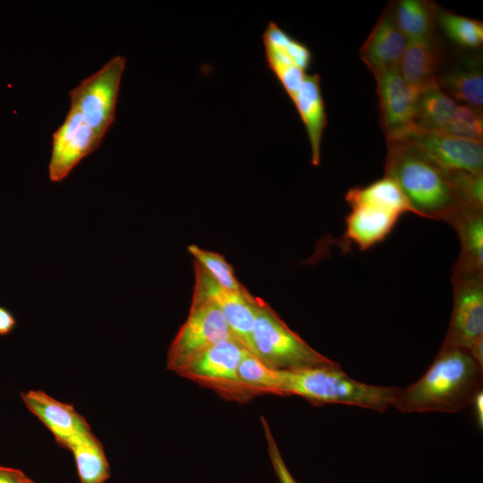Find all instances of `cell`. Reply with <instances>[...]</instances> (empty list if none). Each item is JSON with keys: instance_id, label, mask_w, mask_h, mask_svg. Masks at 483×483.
Returning a JSON list of instances; mask_svg holds the SVG:
<instances>
[{"instance_id": "cell-11", "label": "cell", "mask_w": 483, "mask_h": 483, "mask_svg": "<svg viewBox=\"0 0 483 483\" xmlns=\"http://www.w3.org/2000/svg\"><path fill=\"white\" fill-rule=\"evenodd\" d=\"M194 291L213 301L220 309L234 338L251 351L257 297L238 293L219 285L205 268L194 260Z\"/></svg>"}, {"instance_id": "cell-10", "label": "cell", "mask_w": 483, "mask_h": 483, "mask_svg": "<svg viewBox=\"0 0 483 483\" xmlns=\"http://www.w3.org/2000/svg\"><path fill=\"white\" fill-rule=\"evenodd\" d=\"M249 351L236 338L209 347L177 374L228 394L237 382V369Z\"/></svg>"}, {"instance_id": "cell-25", "label": "cell", "mask_w": 483, "mask_h": 483, "mask_svg": "<svg viewBox=\"0 0 483 483\" xmlns=\"http://www.w3.org/2000/svg\"><path fill=\"white\" fill-rule=\"evenodd\" d=\"M188 250L194 257V260L199 262L223 288L238 293L249 292L238 281L233 267L222 254L201 249L194 244L190 245Z\"/></svg>"}, {"instance_id": "cell-19", "label": "cell", "mask_w": 483, "mask_h": 483, "mask_svg": "<svg viewBox=\"0 0 483 483\" xmlns=\"http://www.w3.org/2000/svg\"><path fill=\"white\" fill-rule=\"evenodd\" d=\"M457 105L434 80L417 90L414 126L426 131L444 132Z\"/></svg>"}, {"instance_id": "cell-31", "label": "cell", "mask_w": 483, "mask_h": 483, "mask_svg": "<svg viewBox=\"0 0 483 483\" xmlns=\"http://www.w3.org/2000/svg\"><path fill=\"white\" fill-rule=\"evenodd\" d=\"M472 406L474 407V411L476 415V419L480 427L482 428L483 425V393L482 390L479 391L476 396L474 397L472 401Z\"/></svg>"}, {"instance_id": "cell-3", "label": "cell", "mask_w": 483, "mask_h": 483, "mask_svg": "<svg viewBox=\"0 0 483 483\" xmlns=\"http://www.w3.org/2000/svg\"><path fill=\"white\" fill-rule=\"evenodd\" d=\"M385 175L396 182L419 216L447 222L465 206L447 171L407 142H387Z\"/></svg>"}, {"instance_id": "cell-12", "label": "cell", "mask_w": 483, "mask_h": 483, "mask_svg": "<svg viewBox=\"0 0 483 483\" xmlns=\"http://www.w3.org/2000/svg\"><path fill=\"white\" fill-rule=\"evenodd\" d=\"M407 39L397 27L394 5L389 4L362 45L359 55L375 78L398 66Z\"/></svg>"}, {"instance_id": "cell-15", "label": "cell", "mask_w": 483, "mask_h": 483, "mask_svg": "<svg viewBox=\"0 0 483 483\" xmlns=\"http://www.w3.org/2000/svg\"><path fill=\"white\" fill-rule=\"evenodd\" d=\"M291 100L306 128L311 148V163L318 166L321 159L323 133L327 123L320 76L307 73Z\"/></svg>"}, {"instance_id": "cell-29", "label": "cell", "mask_w": 483, "mask_h": 483, "mask_svg": "<svg viewBox=\"0 0 483 483\" xmlns=\"http://www.w3.org/2000/svg\"><path fill=\"white\" fill-rule=\"evenodd\" d=\"M28 479L20 470L0 466V483H26Z\"/></svg>"}, {"instance_id": "cell-32", "label": "cell", "mask_w": 483, "mask_h": 483, "mask_svg": "<svg viewBox=\"0 0 483 483\" xmlns=\"http://www.w3.org/2000/svg\"><path fill=\"white\" fill-rule=\"evenodd\" d=\"M469 352L473 359L483 367V337L477 340Z\"/></svg>"}, {"instance_id": "cell-18", "label": "cell", "mask_w": 483, "mask_h": 483, "mask_svg": "<svg viewBox=\"0 0 483 483\" xmlns=\"http://www.w3.org/2000/svg\"><path fill=\"white\" fill-rule=\"evenodd\" d=\"M442 62V51L437 38L424 41H407L399 61L402 77L415 89H419L436 80Z\"/></svg>"}, {"instance_id": "cell-7", "label": "cell", "mask_w": 483, "mask_h": 483, "mask_svg": "<svg viewBox=\"0 0 483 483\" xmlns=\"http://www.w3.org/2000/svg\"><path fill=\"white\" fill-rule=\"evenodd\" d=\"M453 292L450 325L442 348L470 351L483 337V275L452 274Z\"/></svg>"}, {"instance_id": "cell-21", "label": "cell", "mask_w": 483, "mask_h": 483, "mask_svg": "<svg viewBox=\"0 0 483 483\" xmlns=\"http://www.w3.org/2000/svg\"><path fill=\"white\" fill-rule=\"evenodd\" d=\"M394 19L407 41L436 38L437 9L435 4L424 0H401L394 6Z\"/></svg>"}, {"instance_id": "cell-28", "label": "cell", "mask_w": 483, "mask_h": 483, "mask_svg": "<svg viewBox=\"0 0 483 483\" xmlns=\"http://www.w3.org/2000/svg\"><path fill=\"white\" fill-rule=\"evenodd\" d=\"M260 421L267 445V452L274 471L280 483H298L288 470L278 445L273 436L272 431L266 419L261 416Z\"/></svg>"}, {"instance_id": "cell-23", "label": "cell", "mask_w": 483, "mask_h": 483, "mask_svg": "<svg viewBox=\"0 0 483 483\" xmlns=\"http://www.w3.org/2000/svg\"><path fill=\"white\" fill-rule=\"evenodd\" d=\"M345 200L350 208L366 205L399 216L404 213L414 214L399 186L393 179L386 175L367 186L352 188L346 193Z\"/></svg>"}, {"instance_id": "cell-24", "label": "cell", "mask_w": 483, "mask_h": 483, "mask_svg": "<svg viewBox=\"0 0 483 483\" xmlns=\"http://www.w3.org/2000/svg\"><path fill=\"white\" fill-rule=\"evenodd\" d=\"M436 22L445 35L461 47L477 48L482 45L483 24L478 20L452 12L437 11Z\"/></svg>"}, {"instance_id": "cell-4", "label": "cell", "mask_w": 483, "mask_h": 483, "mask_svg": "<svg viewBox=\"0 0 483 483\" xmlns=\"http://www.w3.org/2000/svg\"><path fill=\"white\" fill-rule=\"evenodd\" d=\"M279 394L304 397L313 404L342 403L385 411L399 394L398 386L361 383L348 377L337 363L279 370Z\"/></svg>"}, {"instance_id": "cell-27", "label": "cell", "mask_w": 483, "mask_h": 483, "mask_svg": "<svg viewBox=\"0 0 483 483\" xmlns=\"http://www.w3.org/2000/svg\"><path fill=\"white\" fill-rule=\"evenodd\" d=\"M447 173L463 205L483 209V174L466 171Z\"/></svg>"}, {"instance_id": "cell-13", "label": "cell", "mask_w": 483, "mask_h": 483, "mask_svg": "<svg viewBox=\"0 0 483 483\" xmlns=\"http://www.w3.org/2000/svg\"><path fill=\"white\" fill-rule=\"evenodd\" d=\"M446 223L455 229L461 242L452 274L483 275V209L462 206Z\"/></svg>"}, {"instance_id": "cell-26", "label": "cell", "mask_w": 483, "mask_h": 483, "mask_svg": "<svg viewBox=\"0 0 483 483\" xmlns=\"http://www.w3.org/2000/svg\"><path fill=\"white\" fill-rule=\"evenodd\" d=\"M442 133L483 142L482 108L458 104L451 122Z\"/></svg>"}, {"instance_id": "cell-8", "label": "cell", "mask_w": 483, "mask_h": 483, "mask_svg": "<svg viewBox=\"0 0 483 483\" xmlns=\"http://www.w3.org/2000/svg\"><path fill=\"white\" fill-rule=\"evenodd\" d=\"M399 140L412 145L445 170L483 174L482 142L416 127Z\"/></svg>"}, {"instance_id": "cell-5", "label": "cell", "mask_w": 483, "mask_h": 483, "mask_svg": "<svg viewBox=\"0 0 483 483\" xmlns=\"http://www.w3.org/2000/svg\"><path fill=\"white\" fill-rule=\"evenodd\" d=\"M250 352L275 370L337 364L309 346L258 297Z\"/></svg>"}, {"instance_id": "cell-16", "label": "cell", "mask_w": 483, "mask_h": 483, "mask_svg": "<svg viewBox=\"0 0 483 483\" xmlns=\"http://www.w3.org/2000/svg\"><path fill=\"white\" fill-rule=\"evenodd\" d=\"M351 209L345 218L344 237L360 250H367L385 240L401 216L366 205L352 207Z\"/></svg>"}, {"instance_id": "cell-6", "label": "cell", "mask_w": 483, "mask_h": 483, "mask_svg": "<svg viewBox=\"0 0 483 483\" xmlns=\"http://www.w3.org/2000/svg\"><path fill=\"white\" fill-rule=\"evenodd\" d=\"M232 337L216 304L193 290L188 317L169 346L166 368L177 373L209 347Z\"/></svg>"}, {"instance_id": "cell-14", "label": "cell", "mask_w": 483, "mask_h": 483, "mask_svg": "<svg viewBox=\"0 0 483 483\" xmlns=\"http://www.w3.org/2000/svg\"><path fill=\"white\" fill-rule=\"evenodd\" d=\"M27 408L37 416L63 445L75 436L90 431V428L75 409L61 402L43 391H30L21 394Z\"/></svg>"}, {"instance_id": "cell-20", "label": "cell", "mask_w": 483, "mask_h": 483, "mask_svg": "<svg viewBox=\"0 0 483 483\" xmlns=\"http://www.w3.org/2000/svg\"><path fill=\"white\" fill-rule=\"evenodd\" d=\"M62 445L73 453L80 483H104L109 478L103 446L91 431L71 437Z\"/></svg>"}, {"instance_id": "cell-9", "label": "cell", "mask_w": 483, "mask_h": 483, "mask_svg": "<svg viewBox=\"0 0 483 483\" xmlns=\"http://www.w3.org/2000/svg\"><path fill=\"white\" fill-rule=\"evenodd\" d=\"M380 123L386 141L401 140L414 128L417 89L401 74L398 66L375 78Z\"/></svg>"}, {"instance_id": "cell-33", "label": "cell", "mask_w": 483, "mask_h": 483, "mask_svg": "<svg viewBox=\"0 0 483 483\" xmlns=\"http://www.w3.org/2000/svg\"><path fill=\"white\" fill-rule=\"evenodd\" d=\"M26 483H34L31 479H28Z\"/></svg>"}, {"instance_id": "cell-2", "label": "cell", "mask_w": 483, "mask_h": 483, "mask_svg": "<svg viewBox=\"0 0 483 483\" xmlns=\"http://www.w3.org/2000/svg\"><path fill=\"white\" fill-rule=\"evenodd\" d=\"M483 367L467 350L440 348L425 374L401 389L392 405L403 413H456L482 390Z\"/></svg>"}, {"instance_id": "cell-17", "label": "cell", "mask_w": 483, "mask_h": 483, "mask_svg": "<svg viewBox=\"0 0 483 483\" xmlns=\"http://www.w3.org/2000/svg\"><path fill=\"white\" fill-rule=\"evenodd\" d=\"M479 56H467L436 75L438 86L456 103L482 108L483 72Z\"/></svg>"}, {"instance_id": "cell-30", "label": "cell", "mask_w": 483, "mask_h": 483, "mask_svg": "<svg viewBox=\"0 0 483 483\" xmlns=\"http://www.w3.org/2000/svg\"><path fill=\"white\" fill-rule=\"evenodd\" d=\"M15 326V318L4 307H0V335L9 334Z\"/></svg>"}, {"instance_id": "cell-22", "label": "cell", "mask_w": 483, "mask_h": 483, "mask_svg": "<svg viewBox=\"0 0 483 483\" xmlns=\"http://www.w3.org/2000/svg\"><path fill=\"white\" fill-rule=\"evenodd\" d=\"M280 386L279 370L271 369L248 352L239 364L237 382L228 394L239 399L258 394H279Z\"/></svg>"}, {"instance_id": "cell-1", "label": "cell", "mask_w": 483, "mask_h": 483, "mask_svg": "<svg viewBox=\"0 0 483 483\" xmlns=\"http://www.w3.org/2000/svg\"><path fill=\"white\" fill-rule=\"evenodd\" d=\"M125 66L126 59L115 55L70 91L69 111L52 138L48 164L52 182L66 178L83 158L99 147L115 120Z\"/></svg>"}]
</instances>
